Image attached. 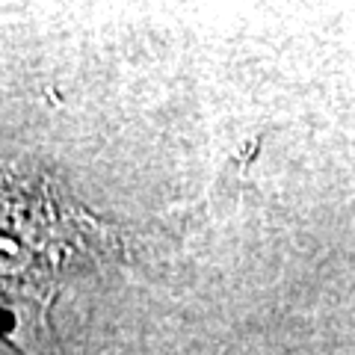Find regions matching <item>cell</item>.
Segmentation results:
<instances>
[{
    "mask_svg": "<svg viewBox=\"0 0 355 355\" xmlns=\"http://www.w3.org/2000/svg\"><path fill=\"white\" fill-rule=\"evenodd\" d=\"M101 240L104 228L60 202L48 181L0 175V308L12 347L60 355L48 326L60 272Z\"/></svg>",
    "mask_w": 355,
    "mask_h": 355,
    "instance_id": "obj_1",
    "label": "cell"
},
{
    "mask_svg": "<svg viewBox=\"0 0 355 355\" xmlns=\"http://www.w3.org/2000/svg\"><path fill=\"white\" fill-rule=\"evenodd\" d=\"M0 335L9 340V320H6V314H3V308H0Z\"/></svg>",
    "mask_w": 355,
    "mask_h": 355,
    "instance_id": "obj_2",
    "label": "cell"
}]
</instances>
